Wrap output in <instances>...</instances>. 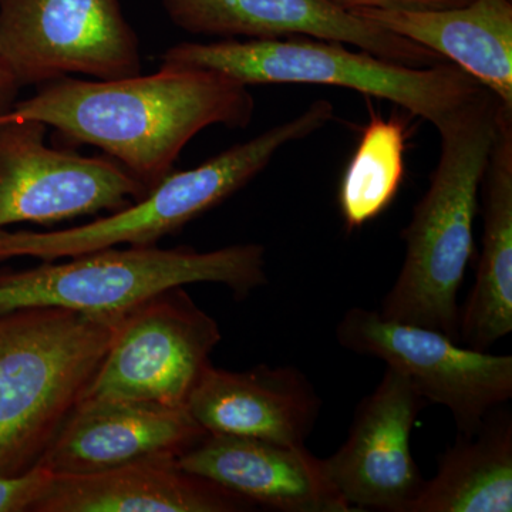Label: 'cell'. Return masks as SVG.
Wrapping results in <instances>:
<instances>
[{"instance_id":"8992f818","label":"cell","mask_w":512,"mask_h":512,"mask_svg":"<svg viewBox=\"0 0 512 512\" xmlns=\"http://www.w3.org/2000/svg\"><path fill=\"white\" fill-rule=\"evenodd\" d=\"M265 248L238 244L200 252L188 247L106 248L62 264L0 272V311L62 308L123 315L148 299L191 284H220L245 298L265 285Z\"/></svg>"},{"instance_id":"44dd1931","label":"cell","mask_w":512,"mask_h":512,"mask_svg":"<svg viewBox=\"0 0 512 512\" xmlns=\"http://www.w3.org/2000/svg\"><path fill=\"white\" fill-rule=\"evenodd\" d=\"M53 477L55 474L39 461L22 473L0 476V512L35 510Z\"/></svg>"},{"instance_id":"5b68a950","label":"cell","mask_w":512,"mask_h":512,"mask_svg":"<svg viewBox=\"0 0 512 512\" xmlns=\"http://www.w3.org/2000/svg\"><path fill=\"white\" fill-rule=\"evenodd\" d=\"M333 117L335 107L330 101H313L298 116L247 143L191 170L171 171L140 200L89 224L47 232L0 229V262L23 256L56 261L119 245L156 247L160 239L181 231L247 187L286 144L311 136Z\"/></svg>"},{"instance_id":"6da1fadb","label":"cell","mask_w":512,"mask_h":512,"mask_svg":"<svg viewBox=\"0 0 512 512\" xmlns=\"http://www.w3.org/2000/svg\"><path fill=\"white\" fill-rule=\"evenodd\" d=\"M248 86L195 67L160 66L120 79L63 77L43 84L0 117L39 121L70 144L100 148L153 190L184 147L211 126L245 128L254 117Z\"/></svg>"},{"instance_id":"7c38bea8","label":"cell","mask_w":512,"mask_h":512,"mask_svg":"<svg viewBox=\"0 0 512 512\" xmlns=\"http://www.w3.org/2000/svg\"><path fill=\"white\" fill-rule=\"evenodd\" d=\"M178 29L191 35L269 40L302 36L332 40L413 67L441 57L342 8L335 0H161Z\"/></svg>"},{"instance_id":"7402d4cb","label":"cell","mask_w":512,"mask_h":512,"mask_svg":"<svg viewBox=\"0 0 512 512\" xmlns=\"http://www.w3.org/2000/svg\"><path fill=\"white\" fill-rule=\"evenodd\" d=\"M348 10L357 9H443L466 5L470 0H335Z\"/></svg>"},{"instance_id":"7a4b0ae2","label":"cell","mask_w":512,"mask_h":512,"mask_svg":"<svg viewBox=\"0 0 512 512\" xmlns=\"http://www.w3.org/2000/svg\"><path fill=\"white\" fill-rule=\"evenodd\" d=\"M503 104L485 92L444 121L430 184L402 231L404 261L384 296L383 318L458 338L457 295L474 248L478 194Z\"/></svg>"},{"instance_id":"603a6c76","label":"cell","mask_w":512,"mask_h":512,"mask_svg":"<svg viewBox=\"0 0 512 512\" xmlns=\"http://www.w3.org/2000/svg\"><path fill=\"white\" fill-rule=\"evenodd\" d=\"M20 90L22 87L0 63V117L5 116L18 101Z\"/></svg>"},{"instance_id":"2e32d148","label":"cell","mask_w":512,"mask_h":512,"mask_svg":"<svg viewBox=\"0 0 512 512\" xmlns=\"http://www.w3.org/2000/svg\"><path fill=\"white\" fill-rule=\"evenodd\" d=\"M255 505L188 473L178 456L160 454L90 474L53 477L35 512H238Z\"/></svg>"},{"instance_id":"ffe728a7","label":"cell","mask_w":512,"mask_h":512,"mask_svg":"<svg viewBox=\"0 0 512 512\" xmlns=\"http://www.w3.org/2000/svg\"><path fill=\"white\" fill-rule=\"evenodd\" d=\"M409 126L403 117L372 116L340 181V214L349 231L376 220L396 198L406 175Z\"/></svg>"},{"instance_id":"9c48e42d","label":"cell","mask_w":512,"mask_h":512,"mask_svg":"<svg viewBox=\"0 0 512 512\" xmlns=\"http://www.w3.org/2000/svg\"><path fill=\"white\" fill-rule=\"evenodd\" d=\"M339 345L383 360L410 380L426 402L446 407L460 434H476L512 396V356L458 345L439 330L350 308L336 326Z\"/></svg>"},{"instance_id":"e0dca14e","label":"cell","mask_w":512,"mask_h":512,"mask_svg":"<svg viewBox=\"0 0 512 512\" xmlns=\"http://www.w3.org/2000/svg\"><path fill=\"white\" fill-rule=\"evenodd\" d=\"M470 74L512 110V0L443 9L352 10Z\"/></svg>"},{"instance_id":"3957f363","label":"cell","mask_w":512,"mask_h":512,"mask_svg":"<svg viewBox=\"0 0 512 512\" xmlns=\"http://www.w3.org/2000/svg\"><path fill=\"white\" fill-rule=\"evenodd\" d=\"M123 315L0 311V476L35 466L92 383Z\"/></svg>"},{"instance_id":"8fae6325","label":"cell","mask_w":512,"mask_h":512,"mask_svg":"<svg viewBox=\"0 0 512 512\" xmlns=\"http://www.w3.org/2000/svg\"><path fill=\"white\" fill-rule=\"evenodd\" d=\"M426 400L387 367L357 404L348 439L323 458L330 480L355 511L409 512L424 485L410 437Z\"/></svg>"},{"instance_id":"4fadbf2b","label":"cell","mask_w":512,"mask_h":512,"mask_svg":"<svg viewBox=\"0 0 512 512\" xmlns=\"http://www.w3.org/2000/svg\"><path fill=\"white\" fill-rule=\"evenodd\" d=\"M187 409L82 399L39 463L53 474H90L141 458L181 456L207 436Z\"/></svg>"},{"instance_id":"ba28073f","label":"cell","mask_w":512,"mask_h":512,"mask_svg":"<svg viewBox=\"0 0 512 512\" xmlns=\"http://www.w3.org/2000/svg\"><path fill=\"white\" fill-rule=\"evenodd\" d=\"M221 339L184 286L160 293L123 316L83 399L187 409Z\"/></svg>"},{"instance_id":"9a60e30c","label":"cell","mask_w":512,"mask_h":512,"mask_svg":"<svg viewBox=\"0 0 512 512\" xmlns=\"http://www.w3.org/2000/svg\"><path fill=\"white\" fill-rule=\"evenodd\" d=\"M315 387L293 366H256L245 372L210 366L187 403L208 434L305 446L318 420Z\"/></svg>"},{"instance_id":"52a82bcc","label":"cell","mask_w":512,"mask_h":512,"mask_svg":"<svg viewBox=\"0 0 512 512\" xmlns=\"http://www.w3.org/2000/svg\"><path fill=\"white\" fill-rule=\"evenodd\" d=\"M0 63L20 87L143 73L120 0H0Z\"/></svg>"},{"instance_id":"ac0fdd59","label":"cell","mask_w":512,"mask_h":512,"mask_svg":"<svg viewBox=\"0 0 512 512\" xmlns=\"http://www.w3.org/2000/svg\"><path fill=\"white\" fill-rule=\"evenodd\" d=\"M476 284L458 318L457 342L487 352L512 332V110L501 106L484 180Z\"/></svg>"},{"instance_id":"30bf717a","label":"cell","mask_w":512,"mask_h":512,"mask_svg":"<svg viewBox=\"0 0 512 512\" xmlns=\"http://www.w3.org/2000/svg\"><path fill=\"white\" fill-rule=\"evenodd\" d=\"M47 133L39 121L0 123V229L110 214L147 194L113 158L50 147Z\"/></svg>"},{"instance_id":"5bb4252c","label":"cell","mask_w":512,"mask_h":512,"mask_svg":"<svg viewBox=\"0 0 512 512\" xmlns=\"http://www.w3.org/2000/svg\"><path fill=\"white\" fill-rule=\"evenodd\" d=\"M178 464L268 510L355 511L330 480L322 458L306 446L207 434L178 456Z\"/></svg>"},{"instance_id":"d6986e66","label":"cell","mask_w":512,"mask_h":512,"mask_svg":"<svg viewBox=\"0 0 512 512\" xmlns=\"http://www.w3.org/2000/svg\"><path fill=\"white\" fill-rule=\"evenodd\" d=\"M512 424L494 412L476 434H461L424 481L409 512H511Z\"/></svg>"},{"instance_id":"277c9868","label":"cell","mask_w":512,"mask_h":512,"mask_svg":"<svg viewBox=\"0 0 512 512\" xmlns=\"http://www.w3.org/2000/svg\"><path fill=\"white\" fill-rule=\"evenodd\" d=\"M345 43L313 37L225 39L168 47L161 66L212 70L251 84H320L387 100L410 116L440 127L487 92L456 64L413 67L383 59Z\"/></svg>"}]
</instances>
